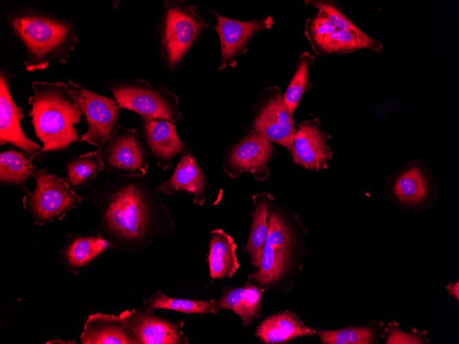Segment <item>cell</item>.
Returning a JSON list of instances; mask_svg holds the SVG:
<instances>
[{
  "instance_id": "obj_1",
  "label": "cell",
  "mask_w": 459,
  "mask_h": 344,
  "mask_svg": "<svg viewBox=\"0 0 459 344\" xmlns=\"http://www.w3.org/2000/svg\"><path fill=\"white\" fill-rule=\"evenodd\" d=\"M162 192L144 176H119L91 187L82 196L100 215L94 231L113 249L135 253L150 244L157 236L172 233V214Z\"/></svg>"
},
{
  "instance_id": "obj_2",
  "label": "cell",
  "mask_w": 459,
  "mask_h": 344,
  "mask_svg": "<svg viewBox=\"0 0 459 344\" xmlns=\"http://www.w3.org/2000/svg\"><path fill=\"white\" fill-rule=\"evenodd\" d=\"M7 23L26 49L23 65L27 71L45 69L54 62L66 64L79 42L74 23L31 6L10 11Z\"/></svg>"
},
{
  "instance_id": "obj_3",
  "label": "cell",
  "mask_w": 459,
  "mask_h": 344,
  "mask_svg": "<svg viewBox=\"0 0 459 344\" xmlns=\"http://www.w3.org/2000/svg\"><path fill=\"white\" fill-rule=\"evenodd\" d=\"M32 89L33 95L28 99L32 106L30 115L43 152L66 150L72 143L80 141L74 125L80 122L82 113L69 85L34 81Z\"/></svg>"
},
{
  "instance_id": "obj_4",
  "label": "cell",
  "mask_w": 459,
  "mask_h": 344,
  "mask_svg": "<svg viewBox=\"0 0 459 344\" xmlns=\"http://www.w3.org/2000/svg\"><path fill=\"white\" fill-rule=\"evenodd\" d=\"M198 8L185 1L166 0L157 25L159 49L165 69L179 70L188 52L208 26Z\"/></svg>"
},
{
  "instance_id": "obj_5",
  "label": "cell",
  "mask_w": 459,
  "mask_h": 344,
  "mask_svg": "<svg viewBox=\"0 0 459 344\" xmlns=\"http://www.w3.org/2000/svg\"><path fill=\"white\" fill-rule=\"evenodd\" d=\"M109 87L121 108L134 111L143 119L175 124L183 121L178 97L164 86L155 87L146 80L134 78L117 80Z\"/></svg>"
},
{
  "instance_id": "obj_6",
  "label": "cell",
  "mask_w": 459,
  "mask_h": 344,
  "mask_svg": "<svg viewBox=\"0 0 459 344\" xmlns=\"http://www.w3.org/2000/svg\"><path fill=\"white\" fill-rule=\"evenodd\" d=\"M34 179V190L26 193L22 202L24 210L30 214L35 225L41 226L63 219L83 199L64 179L45 168L38 170Z\"/></svg>"
},
{
  "instance_id": "obj_7",
  "label": "cell",
  "mask_w": 459,
  "mask_h": 344,
  "mask_svg": "<svg viewBox=\"0 0 459 344\" xmlns=\"http://www.w3.org/2000/svg\"><path fill=\"white\" fill-rule=\"evenodd\" d=\"M98 151L104 170L119 176H144L149 167L144 140L135 128L118 125Z\"/></svg>"
},
{
  "instance_id": "obj_8",
  "label": "cell",
  "mask_w": 459,
  "mask_h": 344,
  "mask_svg": "<svg viewBox=\"0 0 459 344\" xmlns=\"http://www.w3.org/2000/svg\"><path fill=\"white\" fill-rule=\"evenodd\" d=\"M293 242L292 231L284 218L278 213H271L261 264L249 275L247 282L266 286L285 275L289 266Z\"/></svg>"
},
{
  "instance_id": "obj_9",
  "label": "cell",
  "mask_w": 459,
  "mask_h": 344,
  "mask_svg": "<svg viewBox=\"0 0 459 344\" xmlns=\"http://www.w3.org/2000/svg\"><path fill=\"white\" fill-rule=\"evenodd\" d=\"M68 83L89 126L80 140L98 148L114 130L121 108L115 99L97 94L71 80Z\"/></svg>"
},
{
  "instance_id": "obj_10",
  "label": "cell",
  "mask_w": 459,
  "mask_h": 344,
  "mask_svg": "<svg viewBox=\"0 0 459 344\" xmlns=\"http://www.w3.org/2000/svg\"><path fill=\"white\" fill-rule=\"evenodd\" d=\"M271 141L253 128L227 150L223 160V169L231 178L249 172L262 181L269 175L267 163L273 155Z\"/></svg>"
},
{
  "instance_id": "obj_11",
  "label": "cell",
  "mask_w": 459,
  "mask_h": 344,
  "mask_svg": "<svg viewBox=\"0 0 459 344\" xmlns=\"http://www.w3.org/2000/svg\"><path fill=\"white\" fill-rule=\"evenodd\" d=\"M137 344H188L183 322H172L145 310H124L120 315Z\"/></svg>"
},
{
  "instance_id": "obj_12",
  "label": "cell",
  "mask_w": 459,
  "mask_h": 344,
  "mask_svg": "<svg viewBox=\"0 0 459 344\" xmlns=\"http://www.w3.org/2000/svg\"><path fill=\"white\" fill-rule=\"evenodd\" d=\"M11 73L0 70V144H9L23 150L33 159L43 161V147L27 137L21 127L23 110L14 101L10 89Z\"/></svg>"
},
{
  "instance_id": "obj_13",
  "label": "cell",
  "mask_w": 459,
  "mask_h": 344,
  "mask_svg": "<svg viewBox=\"0 0 459 344\" xmlns=\"http://www.w3.org/2000/svg\"><path fill=\"white\" fill-rule=\"evenodd\" d=\"M215 16L214 28L218 33L221 49L219 69L228 66L234 67L236 58L245 53L247 45L251 38L258 32L269 29L273 25L271 16L263 19L240 21L221 16L214 10H210Z\"/></svg>"
},
{
  "instance_id": "obj_14",
  "label": "cell",
  "mask_w": 459,
  "mask_h": 344,
  "mask_svg": "<svg viewBox=\"0 0 459 344\" xmlns=\"http://www.w3.org/2000/svg\"><path fill=\"white\" fill-rule=\"evenodd\" d=\"M252 128L270 141L290 149L296 129L292 114L284 104L279 90H274L258 110Z\"/></svg>"
},
{
  "instance_id": "obj_15",
  "label": "cell",
  "mask_w": 459,
  "mask_h": 344,
  "mask_svg": "<svg viewBox=\"0 0 459 344\" xmlns=\"http://www.w3.org/2000/svg\"><path fill=\"white\" fill-rule=\"evenodd\" d=\"M319 125L317 119L300 122L289 149L293 161L306 168H323L332 156L327 136Z\"/></svg>"
},
{
  "instance_id": "obj_16",
  "label": "cell",
  "mask_w": 459,
  "mask_h": 344,
  "mask_svg": "<svg viewBox=\"0 0 459 344\" xmlns=\"http://www.w3.org/2000/svg\"><path fill=\"white\" fill-rule=\"evenodd\" d=\"M181 153L182 156L172 175L157 187L162 193L168 195L186 191L193 195L194 204L202 206L205 201L207 179L194 154L187 146Z\"/></svg>"
},
{
  "instance_id": "obj_17",
  "label": "cell",
  "mask_w": 459,
  "mask_h": 344,
  "mask_svg": "<svg viewBox=\"0 0 459 344\" xmlns=\"http://www.w3.org/2000/svg\"><path fill=\"white\" fill-rule=\"evenodd\" d=\"M144 135L157 165L166 170L171 168L175 155L186 146L179 137L175 124L166 120L142 118Z\"/></svg>"
},
{
  "instance_id": "obj_18",
  "label": "cell",
  "mask_w": 459,
  "mask_h": 344,
  "mask_svg": "<svg viewBox=\"0 0 459 344\" xmlns=\"http://www.w3.org/2000/svg\"><path fill=\"white\" fill-rule=\"evenodd\" d=\"M110 249L109 244L94 232L87 235L69 233L59 251V260L69 272L77 275Z\"/></svg>"
},
{
  "instance_id": "obj_19",
  "label": "cell",
  "mask_w": 459,
  "mask_h": 344,
  "mask_svg": "<svg viewBox=\"0 0 459 344\" xmlns=\"http://www.w3.org/2000/svg\"><path fill=\"white\" fill-rule=\"evenodd\" d=\"M82 344H137L123 321L115 314H90L84 324Z\"/></svg>"
},
{
  "instance_id": "obj_20",
  "label": "cell",
  "mask_w": 459,
  "mask_h": 344,
  "mask_svg": "<svg viewBox=\"0 0 459 344\" xmlns=\"http://www.w3.org/2000/svg\"><path fill=\"white\" fill-rule=\"evenodd\" d=\"M315 332L304 325L295 314L285 310L265 318L256 328L255 335L264 343H287L298 337L313 334Z\"/></svg>"
},
{
  "instance_id": "obj_21",
  "label": "cell",
  "mask_w": 459,
  "mask_h": 344,
  "mask_svg": "<svg viewBox=\"0 0 459 344\" xmlns=\"http://www.w3.org/2000/svg\"><path fill=\"white\" fill-rule=\"evenodd\" d=\"M211 240L208 255L212 280L232 277L239 263L236 255V244L233 238L222 229L210 231Z\"/></svg>"
},
{
  "instance_id": "obj_22",
  "label": "cell",
  "mask_w": 459,
  "mask_h": 344,
  "mask_svg": "<svg viewBox=\"0 0 459 344\" xmlns=\"http://www.w3.org/2000/svg\"><path fill=\"white\" fill-rule=\"evenodd\" d=\"M262 290L253 284L243 287L231 288L217 301L221 309H227L238 315L245 326L251 324L260 316Z\"/></svg>"
},
{
  "instance_id": "obj_23",
  "label": "cell",
  "mask_w": 459,
  "mask_h": 344,
  "mask_svg": "<svg viewBox=\"0 0 459 344\" xmlns=\"http://www.w3.org/2000/svg\"><path fill=\"white\" fill-rule=\"evenodd\" d=\"M311 47L318 55L342 54L362 49L381 52L383 49V44L378 39L365 32L356 34L337 30L326 36Z\"/></svg>"
},
{
  "instance_id": "obj_24",
  "label": "cell",
  "mask_w": 459,
  "mask_h": 344,
  "mask_svg": "<svg viewBox=\"0 0 459 344\" xmlns=\"http://www.w3.org/2000/svg\"><path fill=\"white\" fill-rule=\"evenodd\" d=\"M33 159L27 153L8 150L0 154V183L22 190L26 193L27 181L34 178L38 170L32 163Z\"/></svg>"
},
{
  "instance_id": "obj_25",
  "label": "cell",
  "mask_w": 459,
  "mask_h": 344,
  "mask_svg": "<svg viewBox=\"0 0 459 344\" xmlns=\"http://www.w3.org/2000/svg\"><path fill=\"white\" fill-rule=\"evenodd\" d=\"M253 200L252 225L243 250L249 255L252 264L258 268L269 233V209L265 199L260 195H254Z\"/></svg>"
},
{
  "instance_id": "obj_26",
  "label": "cell",
  "mask_w": 459,
  "mask_h": 344,
  "mask_svg": "<svg viewBox=\"0 0 459 344\" xmlns=\"http://www.w3.org/2000/svg\"><path fill=\"white\" fill-rule=\"evenodd\" d=\"M143 309L149 312L155 309H166L186 314H215L220 310L217 301L214 299L172 298L165 295L161 290H156L143 301Z\"/></svg>"
},
{
  "instance_id": "obj_27",
  "label": "cell",
  "mask_w": 459,
  "mask_h": 344,
  "mask_svg": "<svg viewBox=\"0 0 459 344\" xmlns=\"http://www.w3.org/2000/svg\"><path fill=\"white\" fill-rule=\"evenodd\" d=\"M65 166L66 181L72 190L90 187L99 172L104 170L98 150L67 161Z\"/></svg>"
},
{
  "instance_id": "obj_28",
  "label": "cell",
  "mask_w": 459,
  "mask_h": 344,
  "mask_svg": "<svg viewBox=\"0 0 459 344\" xmlns=\"http://www.w3.org/2000/svg\"><path fill=\"white\" fill-rule=\"evenodd\" d=\"M315 57L308 51L301 54L294 76L282 98L289 111L293 115L302 97L311 84L309 78L310 66Z\"/></svg>"
},
{
  "instance_id": "obj_29",
  "label": "cell",
  "mask_w": 459,
  "mask_h": 344,
  "mask_svg": "<svg viewBox=\"0 0 459 344\" xmlns=\"http://www.w3.org/2000/svg\"><path fill=\"white\" fill-rule=\"evenodd\" d=\"M395 194L399 200L405 203H416L427 196V185L418 168H412L403 173L397 180Z\"/></svg>"
},
{
  "instance_id": "obj_30",
  "label": "cell",
  "mask_w": 459,
  "mask_h": 344,
  "mask_svg": "<svg viewBox=\"0 0 459 344\" xmlns=\"http://www.w3.org/2000/svg\"><path fill=\"white\" fill-rule=\"evenodd\" d=\"M317 334L322 343L326 344H368L373 339V332L368 328L322 330Z\"/></svg>"
},
{
  "instance_id": "obj_31",
  "label": "cell",
  "mask_w": 459,
  "mask_h": 344,
  "mask_svg": "<svg viewBox=\"0 0 459 344\" xmlns=\"http://www.w3.org/2000/svg\"><path fill=\"white\" fill-rule=\"evenodd\" d=\"M306 3L315 7L323 13L337 30L348 31L356 34H363L359 27L352 23L341 10L340 8L331 1L311 0Z\"/></svg>"
},
{
  "instance_id": "obj_32",
  "label": "cell",
  "mask_w": 459,
  "mask_h": 344,
  "mask_svg": "<svg viewBox=\"0 0 459 344\" xmlns=\"http://www.w3.org/2000/svg\"><path fill=\"white\" fill-rule=\"evenodd\" d=\"M305 29L306 37L311 45L337 30L328 19L320 11L315 16L306 21Z\"/></svg>"
},
{
  "instance_id": "obj_33",
  "label": "cell",
  "mask_w": 459,
  "mask_h": 344,
  "mask_svg": "<svg viewBox=\"0 0 459 344\" xmlns=\"http://www.w3.org/2000/svg\"><path fill=\"white\" fill-rule=\"evenodd\" d=\"M417 337L408 335L401 331H394L387 341V343H421Z\"/></svg>"
},
{
  "instance_id": "obj_34",
  "label": "cell",
  "mask_w": 459,
  "mask_h": 344,
  "mask_svg": "<svg viewBox=\"0 0 459 344\" xmlns=\"http://www.w3.org/2000/svg\"><path fill=\"white\" fill-rule=\"evenodd\" d=\"M447 289L453 294L457 299H459V283L456 282V284H451L447 287Z\"/></svg>"
}]
</instances>
